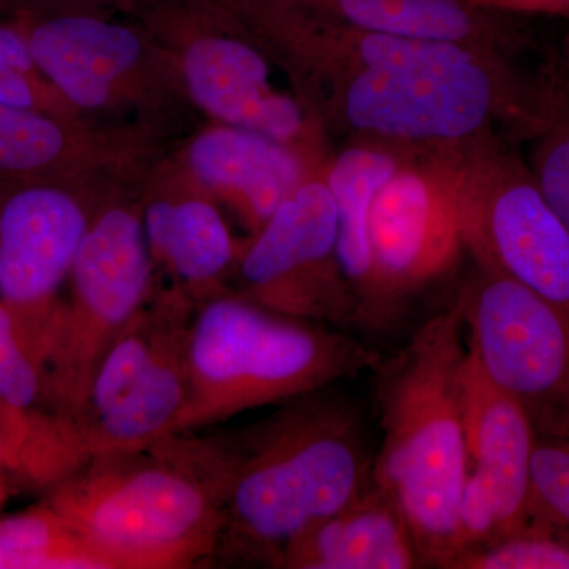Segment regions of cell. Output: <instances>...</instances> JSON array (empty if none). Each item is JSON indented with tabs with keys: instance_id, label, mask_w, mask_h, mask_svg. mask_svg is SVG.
Returning a JSON list of instances; mask_svg holds the SVG:
<instances>
[{
	"instance_id": "8",
	"label": "cell",
	"mask_w": 569,
	"mask_h": 569,
	"mask_svg": "<svg viewBox=\"0 0 569 569\" xmlns=\"http://www.w3.org/2000/svg\"><path fill=\"white\" fill-rule=\"evenodd\" d=\"M481 272L460 301L471 355L535 432L569 436V313L509 277Z\"/></svg>"
},
{
	"instance_id": "4",
	"label": "cell",
	"mask_w": 569,
	"mask_h": 569,
	"mask_svg": "<svg viewBox=\"0 0 569 569\" xmlns=\"http://www.w3.org/2000/svg\"><path fill=\"white\" fill-rule=\"evenodd\" d=\"M328 84L331 118L353 141L410 153L459 148L498 129L533 137L556 100L530 89L507 54L358 71Z\"/></svg>"
},
{
	"instance_id": "18",
	"label": "cell",
	"mask_w": 569,
	"mask_h": 569,
	"mask_svg": "<svg viewBox=\"0 0 569 569\" xmlns=\"http://www.w3.org/2000/svg\"><path fill=\"white\" fill-rule=\"evenodd\" d=\"M284 9L361 31L455 41L509 51L515 36L503 14L475 9L468 0H268Z\"/></svg>"
},
{
	"instance_id": "26",
	"label": "cell",
	"mask_w": 569,
	"mask_h": 569,
	"mask_svg": "<svg viewBox=\"0 0 569 569\" xmlns=\"http://www.w3.org/2000/svg\"><path fill=\"white\" fill-rule=\"evenodd\" d=\"M40 373L21 342L20 329L9 306L0 305V400L24 410L40 392Z\"/></svg>"
},
{
	"instance_id": "3",
	"label": "cell",
	"mask_w": 569,
	"mask_h": 569,
	"mask_svg": "<svg viewBox=\"0 0 569 569\" xmlns=\"http://www.w3.org/2000/svg\"><path fill=\"white\" fill-rule=\"evenodd\" d=\"M380 359L325 325L280 316L246 298H213L190 320L187 397L174 433L283 406L376 369Z\"/></svg>"
},
{
	"instance_id": "1",
	"label": "cell",
	"mask_w": 569,
	"mask_h": 569,
	"mask_svg": "<svg viewBox=\"0 0 569 569\" xmlns=\"http://www.w3.org/2000/svg\"><path fill=\"white\" fill-rule=\"evenodd\" d=\"M222 515L216 556L280 567L284 550L372 485L361 422L312 392L228 436L167 437Z\"/></svg>"
},
{
	"instance_id": "27",
	"label": "cell",
	"mask_w": 569,
	"mask_h": 569,
	"mask_svg": "<svg viewBox=\"0 0 569 569\" xmlns=\"http://www.w3.org/2000/svg\"><path fill=\"white\" fill-rule=\"evenodd\" d=\"M530 478L531 503L569 526V447L535 445Z\"/></svg>"
},
{
	"instance_id": "19",
	"label": "cell",
	"mask_w": 569,
	"mask_h": 569,
	"mask_svg": "<svg viewBox=\"0 0 569 569\" xmlns=\"http://www.w3.org/2000/svg\"><path fill=\"white\" fill-rule=\"evenodd\" d=\"M190 163L206 182L238 193L261 224L307 181L306 164L290 146L239 127L201 134Z\"/></svg>"
},
{
	"instance_id": "12",
	"label": "cell",
	"mask_w": 569,
	"mask_h": 569,
	"mask_svg": "<svg viewBox=\"0 0 569 569\" xmlns=\"http://www.w3.org/2000/svg\"><path fill=\"white\" fill-rule=\"evenodd\" d=\"M70 272L73 302L56 320L50 342L54 391L66 415L80 406L103 356L144 307L151 264L122 247L82 242Z\"/></svg>"
},
{
	"instance_id": "16",
	"label": "cell",
	"mask_w": 569,
	"mask_h": 569,
	"mask_svg": "<svg viewBox=\"0 0 569 569\" xmlns=\"http://www.w3.org/2000/svg\"><path fill=\"white\" fill-rule=\"evenodd\" d=\"M282 568L410 569L421 553L402 512L376 485L284 550Z\"/></svg>"
},
{
	"instance_id": "20",
	"label": "cell",
	"mask_w": 569,
	"mask_h": 569,
	"mask_svg": "<svg viewBox=\"0 0 569 569\" xmlns=\"http://www.w3.org/2000/svg\"><path fill=\"white\" fill-rule=\"evenodd\" d=\"M408 156L410 152L389 146L353 141L332 160L325 174L336 201L337 258L355 296L356 323L361 321L370 291L369 219L373 198Z\"/></svg>"
},
{
	"instance_id": "13",
	"label": "cell",
	"mask_w": 569,
	"mask_h": 569,
	"mask_svg": "<svg viewBox=\"0 0 569 569\" xmlns=\"http://www.w3.org/2000/svg\"><path fill=\"white\" fill-rule=\"evenodd\" d=\"M236 6L264 31L290 44L291 51L301 54L326 82L365 70L470 62L508 54V51L455 41L361 31L268 0H236Z\"/></svg>"
},
{
	"instance_id": "17",
	"label": "cell",
	"mask_w": 569,
	"mask_h": 569,
	"mask_svg": "<svg viewBox=\"0 0 569 569\" xmlns=\"http://www.w3.org/2000/svg\"><path fill=\"white\" fill-rule=\"evenodd\" d=\"M28 41L37 69L82 108L102 107L141 52L140 39L126 26L78 13L40 22Z\"/></svg>"
},
{
	"instance_id": "2",
	"label": "cell",
	"mask_w": 569,
	"mask_h": 569,
	"mask_svg": "<svg viewBox=\"0 0 569 569\" xmlns=\"http://www.w3.org/2000/svg\"><path fill=\"white\" fill-rule=\"evenodd\" d=\"M468 356L460 302L430 318L399 353L378 362L380 451L373 485L402 512L422 563L445 568L458 550L467 475L463 367Z\"/></svg>"
},
{
	"instance_id": "5",
	"label": "cell",
	"mask_w": 569,
	"mask_h": 569,
	"mask_svg": "<svg viewBox=\"0 0 569 569\" xmlns=\"http://www.w3.org/2000/svg\"><path fill=\"white\" fill-rule=\"evenodd\" d=\"M54 512L107 569L192 568L213 559L222 533L211 492L164 438L71 471Z\"/></svg>"
},
{
	"instance_id": "15",
	"label": "cell",
	"mask_w": 569,
	"mask_h": 569,
	"mask_svg": "<svg viewBox=\"0 0 569 569\" xmlns=\"http://www.w3.org/2000/svg\"><path fill=\"white\" fill-rule=\"evenodd\" d=\"M183 71L193 99L216 118L288 146L306 134L301 104L272 88L268 62L246 41L198 39Z\"/></svg>"
},
{
	"instance_id": "6",
	"label": "cell",
	"mask_w": 569,
	"mask_h": 569,
	"mask_svg": "<svg viewBox=\"0 0 569 569\" xmlns=\"http://www.w3.org/2000/svg\"><path fill=\"white\" fill-rule=\"evenodd\" d=\"M192 316L181 306L144 305L112 342L84 399L66 415L67 473L173 436L187 397L186 343Z\"/></svg>"
},
{
	"instance_id": "23",
	"label": "cell",
	"mask_w": 569,
	"mask_h": 569,
	"mask_svg": "<svg viewBox=\"0 0 569 569\" xmlns=\"http://www.w3.org/2000/svg\"><path fill=\"white\" fill-rule=\"evenodd\" d=\"M62 148L63 133L58 123L33 110L0 103V170H40Z\"/></svg>"
},
{
	"instance_id": "7",
	"label": "cell",
	"mask_w": 569,
	"mask_h": 569,
	"mask_svg": "<svg viewBox=\"0 0 569 569\" xmlns=\"http://www.w3.org/2000/svg\"><path fill=\"white\" fill-rule=\"evenodd\" d=\"M458 187L463 247L481 271L516 280L569 313V233L498 134L440 151Z\"/></svg>"
},
{
	"instance_id": "29",
	"label": "cell",
	"mask_w": 569,
	"mask_h": 569,
	"mask_svg": "<svg viewBox=\"0 0 569 569\" xmlns=\"http://www.w3.org/2000/svg\"><path fill=\"white\" fill-rule=\"evenodd\" d=\"M475 9L497 14H569V0H468Z\"/></svg>"
},
{
	"instance_id": "24",
	"label": "cell",
	"mask_w": 569,
	"mask_h": 569,
	"mask_svg": "<svg viewBox=\"0 0 569 569\" xmlns=\"http://www.w3.org/2000/svg\"><path fill=\"white\" fill-rule=\"evenodd\" d=\"M533 138L531 173L569 233V89L557 96Z\"/></svg>"
},
{
	"instance_id": "11",
	"label": "cell",
	"mask_w": 569,
	"mask_h": 569,
	"mask_svg": "<svg viewBox=\"0 0 569 569\" xmlns=\"http://www.w3.org/2000/svg\"><path fill=\"white\" fill-rule=\"evenodd\" d=\"M463 418L466 485L458 550L447 565L468 549L519 529L531 508L533 426L523 408L485 376L470 348L463 367Z\"/></svg>"
},
{
	"instance_id": "14",
	"label": "cell",
	"mask_w": 569,
	"mask_h": 569,
	"mask_svg": "<svg viewBox=\"0 0 569 569\" xmlns=\"http://www.w3.org/2000/svg\"><path fill=\"white\" fill-rule=\"evenodd\" d=\"M88 219L62 190L31 187L0 211V298L9 307L43 305L69 274Z\"/></svg>"
},
{
	"instance_id": "10",
	"label": "cell",
	"mask_w": 569,
	"mask_h": 569,
	"mask_svg": "<svg viewBox=\"0 0 569 569\" xmlns=\"http://www.w3.org/2000/svg\"><path fill=\"white\" fill-rule=\"evenodd\" d=\"M337 233L336 201L325 176L307 179L246 250V299L310 323H355V296L337 258Z\"/></svg>"
},
{
	"instance_id": "30",
	"label": "cell",
	"mask_w": 569,
	"mask_h": 569,
	"mask_svg": "<svg viewBox=\"0 0 569 569\" xmlns=\"http://www.w3.org/2000/svg\"><path fill=\"white\" fill-rule=\"evenodd\" d=\"M567 89H569V47H568V54H567Z\"/></svg>"
},
{
	"instance_id": "28",
	"label": "cell",
	"mask_w": 569,
	"mask_h": 569,
	"mask_svg": "<svg viewBox=\"0 0 569 569\" xmlns=\"http://www.w3.org/2000/svg\"><path fill=\"white\" fill-rule=\"evenodd\" d=\"M36 67L28 39L14 29L0 26V103L32 110Z\"/></svg>"
},
{
	"instance_id": "9",
	"label": "cell",
	"mask_w": 569,
	"mask_h": 569,
	"mask_svg": "<svg viewBox=\"0 0 569 569\" xmlns=\"http://www.w3.org/2000/svg\"><path fill=\"white\" fill-rule=\"evenodd\" d=\"M370 291L359 323L383 325L396 306L443 276L463 247L458 187L440 152L410 153L373 198Z\"/></svg>"
},
{
	"instance_id": "25",
	"label": "cell",
	"mask_w": 569,
	"mask_h": 569,
	"mask_svg": "<svg viewBox=\"0 0 569 569\" xmlns=\"http://www.w3.org/2000/svg\"><path fill=\"white\" fill-rule=\"evenodd\" d=\"M452 569H569V548L516 529L449 561Z\"/></svg>"
},
{
	"instance_id": "22",
	"label": "cell",
	"mask_w": 569,
	"mask_h": 569,
	"mask_svg": "<svg viewBox=\"0 0 569 569\" xmlns=\"http://www.w3.org/2000/svg\"><path fill=\"white\" fill-rule=\"evenodd\" d=\"M7 568L107 569L54 511L14 516L0 522V569Z\"/></svg>"
},
{
	"instance_id": "21",
	"label": "cell",
	"mask_w": 569,
	"mask_h": 569,
	"mask_svg": "<svg viewBox=\"0 0 569 569\" xmlns=\"http://www.w3.org/2000/svg\"><path fill=\"white\" fill-rule=\"evenodd\" d=\"M144 231L153 252L189 283L216 279L233 260L230 231L219 211L206 201L152 204L146 213Z\"/></svg>"
}]
</instances>
